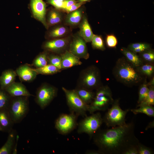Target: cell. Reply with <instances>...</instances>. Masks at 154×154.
Here are the masks:
<instances>
[{
	"mask_svg": "<svg viewBox=\"0 0 154 154\" xmlns=\"http://www.w3.org/2000/svg\"><path fill=\"white\" fill-rule=\"evenodd\" d=\"M60 55L62 59L61 70L80 65L82 64L80 58L69 51L66 50Z\"/></svg>",
	"mask_w": 154,
	"mask_h": 154,
	"instance_id": "cell-16",
	"label": "cell"
},
{
	"mask_svg": "<svg viewBox=\"0 0 154 154\" xmlns=\"http://www.w3.org/2000/svg\"><path fill=\"white\" fill-rule=\"evenodd\" d=\"M62 19L61 15L60 12L54 9L51 10L48 13L47 22L48 27L60 23Z\"/></svg>",
	"mask_w": 154,
	"mask_h": 154,
	"instance_id": "cell-26",
	"label": "cell"
},
{
	"mask_svg": "<svg viewBox=\"0 0 154 154\" xmlns=\"http://www.w3.org/2000/svg\"><path fill=\"white\" fill-rule=\"evenodd\" d=\"M137 146L129 148L124 152V154H138Z\"/></svg>",
	"mask_w": 154,
	"mask_h": 154,
	"instance_id": "cell-41",
	"label": "cell"
},
{
	"mask_svg": "<svg viewBox=\"0 0 154 154\" xmlns=\"http://www.w3.org/2000/svg\"><path fill=\"white\" fill-rule=\"evenodd\" d=\"M7 141L0 149V154H10L14 148L16 136L15 131L12 129L9 133Z\"/></svg>",
	"mask_w": 154,
	"mask_h": 154,
	"instance_id": "cell-20",
	"label": "cell"
},
{
	"mask_svg": "<svg viewBox=\"0 0 154 154\" xmlns=\"http://www.w3.org/2000/svg\"><path fill=\"white\" fill-rule=\"evenodd\" d=\"M138 154H153V151L152 149L147 147L140 142L137 145Z\"/></svg>",
	"mask_w": 154,
	"mask_h": 154,
	"instance_id": "cell-34",
	"label": "cell"
},
{
	"mask_svg": "<svg viewBox=\"0 0 154 154\" xmlns=\"http://www.w3.org/2000/svg\"><path fill=\"white\" fill-rule=\"evenodd\" d=\"M103 123L100 113H94L90 116L85 117L78 123L77 133L79 134L86 133L91 138L100 129Z\"/></svg>",
	"mask_w": 154,
	"mask_h": 154,
	"instance_id": "cell-6",
	"label": "cell"
},
{
	"mask_svg": "<svg viewBox=\"0 0 154 154\" xmlns=\"http://www.w3.org/2000/svg\"><path fill=\"white\" fill-rule=\"evenodd\" d=\"M145 47L148 49L149 45L147 44L142 43H133L129 45V48L131 50L133 49L141 47Z\"/></svg>",
	"mask_w": 154,
	"mask_h": 154,
	"instance_id": "cell-40",
	"label": "cell"
},
{
	"mask_svg": "<svg viewBox=\"0 0 154 154\" xmlns=\"http://www.w3.org/2000/svg\"><path fill=\"white\" fill-rule=\"evenodd\" d=\"M47 2L57 9H62L63 2L60 0H46Z\"/></svg>",
	"mask_w": 154,
	"mask_h": 154,
	"instance_id": "cell-39",
	"label": "cell"
},
{
	"mask_svg": "<svg viewBox=\"0 0 154 154\" xmlns=\"http://www.w3.org/2000/svg\"><path fill=\"white\" fill-rule=\"evenodd\" d=\"M15 71L21 80L24 82L33 81L38 75L34 68L27 64L20 66Z\"/></svg>",
	"mask_w": 154,
	"mask_h": 154,
	"instance_id": "cell-13",
	"label": "cell"
},
{
	"mask_svg": "<svg viewBox=\"0 0 154 154\" xmlns=\"http://www.w3.org/2000/svg\"><path fill=\"white\" fill-rule=\"evenodd\" d=\"M11 98L5 90L0 88V110L7 109Z\"/></svg>",
	"mask_w": 154,
	"mask_h": 154,
	"instance_id": "cell-27",
	"label": "cell"
},
{
	"mask_svg": "<svg viewBox=\"0 0 154 154\" xmlns=\"http://www.w3.org/2000/svg\"><path fill=\"white\" fill-rule=\"evenodd\" d=\"M30 6L33 15L48 29L46 20V5L43 0H30Z\"/></svg>",
	"mask_w": 154,
	"mask_h": 154,
	"instance_id": "cell-12",
	"label": "cell"
},
{
	"mask_svg": "<svg viewBox=\"0 0 154 154\" xmlns=\"http://www.w3.org/2000/svg\"><path fill=\"white\" fill-rule=\"evenodd\" d=\"M149 91V88L146 84H143L140 87L139 93L138 103L139 104L143 101L147 97Z\"/></svg>",
	"mask_w": 154,
	"mask_h": 154,
	"instance_id": "cell-33",
	"label": "cell"
},
{
	"mask_svg": "<svg viewBox=\"0 0 154 154\" xmlns=\"http://www.w3.org/2000/svg\"><path fill=\"white\" fill-rule=\"evenodd\" d=\"M28 98L24 96L12 97L7 110L14 123L21 122L28 114L29 110Z\"/></svg>",
	"mask_w": 154,
	"mask_h": 154,
	"instance_id": "cell-2",
	"label": "cell"
},
{
	"mask_svg": "<svg viewBox=\"0 0 154 154\" xmlns=\"http://www.w3.org/2000/svg\"><path fill=\"white\" fill-rule=\"evenodd\" d=\"M116 72L119 79L125 83H137L141 80L138 73L130 64L124 61H119Z\"/></svg>",
	"mask_w": 154,
	"mask_h": 154,
	"instance_id": "cell-8",
	"label": "cell"
},
{
	"mask_svg": "<svg viewBox=\"0 0 154 154\" xmlns=\"http://www.w3.org/2000/svg\"><path fill=\"white\" fill-rule=\"evenodd\" d=\"M79 35L86 42H91L94 34L87 19L83 17L80 25Z\"/></svg>",
	"mask_w": 154,
	"mask_h": 154,
	"instance_id": "cell-19",
	"label": "cell"
},
{
	"mask_svg": "<svg viewBox=\"0 0 154 154\" xmlns=\"http://www.w3.org/2000/svg\"><path fill=\"white\" fill-rule=\"evenodd\" d=\"M5 90L12 97L24 96L29 97L32 96L22 83L15 82Z\"/></svg>",
	"mask_w": 154,
	"mask_h": 154,
	"instance_id": "cell-15",
	"label": "cell"
},
{
	"mask_svg": "<svg viewBox=\"0 0 154 154\" xmlns=\"http://www.w3.org/2000/svg\"><path fill=\"white\" fill-rule=\"evenodd\" d=\"M80 2H84L85 1H88L90 0H78Z\"/></svg>",
	"mask_w": 154,
	"mask_h": 154,
	"instance_id": "cell-47",
	"label": "cell"
},
{
	"mask_svg": "<svg viewBox=\"0 0 154 154\" xmlns=\"http://www.w3.org/2000/svg\"><path fill=\"white\" fill-rule=\"evenodd\" d=\"M154 78L152 79V80H151V81L150 82L149 85H151V86H153L154 85Z\"/></svg>",
	"mask_w": 154,
	"mask_h": 154,
	"instance_id": "cell-46",
	"label": "cell"
},
{
	"mask_svg": "<svg viewBox=\"0 0 154 154\" xmlns=\"http://www.w3.org/2000/svg\"><path fill=\"white\" fill-rule=\"evenodd\" d=\"M91 42L94 48L102 50L105 49L103 40L100 36L94 35Z\"/></svg>",
	"mask_w": 154,
	"mask_h": 154,
	"instance_id": "cell-31",
	"label": "cell"
},
{
	"mask_svg": "<svg viewBox=\"0 0 154 154\" xmlns=\"http://www.w3.org/2000/svg\"><path fill=\"white\" fill-rule=\"evenodd\" d=\"M139 108L131 110L134 114L142 113L149 117L154 116V108L152 106H145L139 107Z\"/></svg>",
	"mask_w": 154,
	"mask_h": 154,
	"instance_id": "cell-28",
	"label": "cell"
},
{
	"mask_svg": "<svg viewBox=\"0 0 154 154\" xmlns=\"http://www.w3.org/2000/svg\"><path fill=\"white\" fill-rule=\"evenodd\" d=\"M34 70L38 74L44 75H53L61 71L55 66L50 64H48L40 68H34Z\"/></svg>",
	"mask_w": 154,
	"mask_h": 154,
	"instance_id": "cell-23",
	"label": "cell"
},
{
	"mask_svg": "<svg viewBox=\"0 0 154 154\" xmlns=\"http://www.w3.org/2000/svg\"><path fill=\"white\" fill-rule=\"evenodd\" d=\"M14 124L7 109L0 110V127L2 131L9 133Z\"/></svg>",
	"mask_w": 154,
	"mask_h": 154,
	"instance_id": "cell-18",
	"label": "cell"
},
{
	"mask_svg": "<svg viewBox=\"0 0 154 154\" xmlns=\"http://www.w3.org/2000/svg\"><path fill=\"white\" fill-rule=\"evenodd\" d=\"M64 92L70 112L74 113L78 116L86 117L88 112L89 105L86 104L79 97L74 89L69 90L62 87Z\"/></svg>",
	"mask_w": 154,
	"mask_h": 154,
	"instance_id": "cell-5",
	"label": "cell"
},
{
	"mask_svg": "<svg viewBox=\"0 0 154 154\" xmlns=\"http://www.w3.org/2000/svg\"><path fill=\"white\" fill-rule=\"evenodd\" d=\"M79 97L86 104L89 105L92 101L95 93L92 91L77 86L74 89Z\"/></svg>",
	"mask_w": 154,
	"mask_h": 154,
	"instance_id": "cell-21",
	"label": "cell"
},
{
	"mask_svg": "<svg viewBox=\"0 0 154 154\" xmlns=\"http://www.w3.org/2000/svg\"><path fill=\"white\" fill-rule=\"evenodd\" d=\"M82 12L80 9H77L69 13L66 18V22L71 25H76L80 21Z\"/></svg>",
	"mask_w": 154,
	"mask_h": 154,
	"instance_id": "cell-25",
	"label": "cell"
},
{
	"mask_svg": "<svg viewBox=\"0 0 154 154\" xmlns=\"http://www.w3.org/2000/svg\"><path fill=\"white\" fill-rule=\"evenodd\" d=\"M60 0L62 1V2H63L65 0Z\"/></svg>",
	"mask_w": 154,
	"mask_h": 154,
	"instance_id": "cell-49",
	"label": "cell"
},
{
	"mask_svg": "<svg viewBox=\"0 0 154 154\" xmlns=\"http://www.w3.org/2000/svg\"><path fill=\"white\" fill-rule=\"evenodd\" d=\"M69 43L66 38L55 39L46 42L43 46L46 51L58 53L64 50Z\"/></svg>",
	"mask_w": 154,
	"mask_h": 154,
	"instance_id": "cell-14",
	"label": "cell"
},
{
	"mask_svg": "<svg viewBox=\"0 0 154 154\" xmlns=\"http://www.w3.org/2000/svg\"><path fill=\"white\" fill-rule=\"evenodd\" d=\"M58 89L47 83L42 84L37 89L35 101L42 109L47 106L56 97Z\"/></svg>",
	"mask_w": 154,
	"mask_h": 154,
	"instance_id": "cell-9",
	"label": "cell"
},
{
	"mask_svg": "<svg viewBox=\"0 0 154 154\" xmlns=\"http://www.w3.org/2000/svg\"><path fill=\"white\" fill-rule=\"evenodd\" d=\"M61 57L60 55L54 54H48V64L53 65L61 70Z\"/></svg>",
	"mask_w": 154,
	"mask_h": 154,
	"instance_id": "cell-30",
	"label": "cell"
},
{
	"mask_svg": "<svg viewBox=\"0 0 154 154\" xmlns=\"http://www.w3.org/2000/svg\"><path fill=\"white\" fill-rule=\"evenodd\" d=\"M84 3V2H80L77 3H76L64 9L63 10L67 13H69L78 9Z\"/></svg>",
	"mask_w": 154,
	"mask_h": 154,
	"instance_id": "cell-38",
	"label": "cell"
},
{
	"mask_svg": "<svg viewBox=\"0 0 154 154\" xmlns=\"http://www.w3.org/2000/svg\"><path fill=\"white\" fill-rule=\"evenodd\" d=\"M69 51L79 58L88 59V53L86 42L81 37L74 38L70 44Z\"/></svg>",
	"mask_w": 154,
	"mask_h": 154,
	"instance_id": "cell-11",
	"label": "cell"
},
{
	"mask_svg": "<svg viewBox=\"0 0 154 154\" xmlns=\"http://www.w3.org/2000/svg\"><path fill=\"white\" fill-rule=\"evenodd\" d=\"M86 154H101V152L98 150H87L85 152Z\"/></svg>",
	"mask_w": 154,
	"mask_h": 154,
	"instance_id": "cell-44",
	"label": "cell"
},
{
	"mask_svg": "<svg viewBox=\"0 0 154 154\" xmlns=\"http://www.w3.org/2000/svg\"><path fill=\"white\" fill-rule=\"evenodd\" d=\"M121 51L127 60L134 66L137 67L141 64V59L135 53L124 48H121Z\"/></svg>",
	"mask_w": 154,
	"mask_h": 154,
	"instance_id": "cell-22",
	"label": "cell"
},
{
	"mask_svg": "<svg viewBox=\"0 0 154 154\" xmlns=\"http://www.w3.org/2000/svg\"><path fill=\"white\" fill-rule=\"evenodd\" d=\"M0 131H2V129L0 127Z\"/></svg>",
	"mask_w": 154,
	"mask_h": 154,
	"instance_id": "cell-48",
	"label": "cell"
},
{
	"mask_svg": "<svg viewBox=\"0 0 154 154\" xmlns=\"http://www.w3.org/2000/svg\"><path fill=\"white\" fill-rule=\"evenodd\" d=\"M112 105L111 108L107 109V111L103 117V123L108 127H112L126 124L125 117L129 109L122 110L118 100L114 101Z\"/></svg>",
	"mask_w": 154,
	"mask_h": 154,
	"instance_id": "cell-4",
	"label": "cell"
},
{
	"mask_svg": "<svg viewBox=\"0 0 154 154\" xmlns=\"http://www.w3.org/2000/svg\"><path fill=\"white\" fill-rule=\"evenodd\" d=\"M154 104V89L151 86L149 88L147 95L146 98L142 102L139 104L137 107L142 106H153Z\"/></svg>",
	"mask_w": 154,
	"mask_h": 154,
	"instance_id": "cell-29",
	"label": "cell"
},
{
	"mask_svg": "<svg viewBox=\"0 0 154 154\" xmlns=\"http://www.w3.org/2000/svg\"><path fill=\"white\" fill-rule=\"evenodd\" d=\"M78 116L76 114L71 112L69 114H61L55 120V128L59 133L62 135L70 133L78 126Z\"/></svg>",
	"mask_w": 154,
	"mask_h": 154,
	"instance_id": "cell-10",
	"label": "cell"
},
{
	"mask_svg": "<svg viewBox=\"0 0 154 154\" xmlns=\"http://www.w3.org/2000/svg\"><path fill=\"white\" fill-rule=\"evenodd\" d=\"M132 121L110 129H99L93 136L94 144L101 154H124L140 142L135 134Z\"/></svg>",
	"mask_w": 154,
	"mask_h": 154,
	"instance_id": "cell-1",
	"label": "cell"
},
{
	"mask_svg": "<svg viewBox=\"0 0 154 154\" xmlns=\"http://www.w3.org/2000/svg\"><path fill=\"white\" fill-rule=\"evenodd\" d=\"M99 75L98 70L95 66H91L87 68L80 72L77 86L91 91L97 89L99 87Z\"/></svg>",
	"mask_w": 154,
	"mask_h": 154,
	"instance_id": "cell-7",
	"label": "cell"
},
{
	"mask_svg": "<svg viewBox=\"0 0 154 154\" xmlns=\"http://www.w3.org/2000/svg\"><path fill=\"white\" fill-rule=\"evenodd\" d=\"M48 53L44 51L40 53L33 60L32 65L36 68L43 67L48 64Z\"/></svg>",
	"mask_w": 154,
	"mask_h": 154,
	"instance_id": "cell-24",
	"label": "cell"
},
{
	"mask_svg": "<svg viewBox=\"0 0 154 154\" xmlns=\"http://www.w3.org/2000/svg\"><path fill=\"white\" fill-rule=\"evenodd\" d=\"M75 0H65L63 2V6L62 9L68 7L76 3Z\"/></svg>",
	"mask_w": 154,
	"mask_h": 154,
	"instance_id": "cell-42",
	"label": "cell"
},
{
	"mask_svg": "<svg viewBox=\"0 0 154 154\" xmlns=\"http://www.w3.org/2000/svg\"><path fill=\"white\" fill-rule=\"evenodd\" d=\"M154 126V121H153L152 122H150V123H149L148 125V126H147V127L146 128V129L147 128V129L151 127H153Z\"/></svg>",
	"mask_w": 154,
	"mask_h": 154,
	"instance_id": "cell-45",
	"label": "cell"
},
{
	"mask_svg": "<svg viewBox=\"0 0 154 154\" xmlns=\"http://www.w3.org/2000/svg\"><path fill=\"white\" fill-rule=\"evenodd\" d=\"M17 76L15 71L12 69L3 71L0 76V88L5 90L15 82Z\"/></svg>",
	"mask_w": 154,
	"mask_h": 154,
	"instance_id": "cell-17",
	"label": "cell"
},
{
	"mask_svg": "<svg viewBox=\"0 0 154 154\" xmlns=\"http://www.w3.org/2000/svg\"><path fill=\"white\" fill-rule=\"evenodd\" d=\"M143 58L149 62H153L154 60V53L151 50H148L143 52L142 55Z\"/></svg>",
	"mask_w": 154,
	"mask_h": 154,
	"instance_id": "cell-37",
	"label": "cell"
},
{
	"mask_svg": "<svg viewBox=\"0 0 154 154\" xmlns=\"http://www.w3.org/2000/svg\"><path fill=\"white\" fill-rule=\"evenodd\" d=\"M113 102L109 88L106 86L99 87L95 93L92 101L89 105L88 112L92 114L96 111H105Z\"/></svg>",
	"mask_w": 154,
	"mask_h": 154,
	"instance_id": "cell-3",
	"label": "cell"
},
{
	"mask_svg": "<svg viewBox=\"0 0 154 154\" xmlns=\"http://www.w3.org/2000/svg\"><path fill=\"white\" fill-rule=\"evenodd\" d=\"M141 71L147 75H151L153 72L154 67L153 65L149 64H146L141 67Z\"/></svg>",
	"mask_w": 154,
	"mask_h": 154,
	"instance_id": "cell-36",
	"label": "cell"
},
{
	"mask_svg": "<svg viewBox=\"0 0 154 154\" xmlns=\"http://www.w3.org/2000/svg\"><path fill=\"white\" fill-rule=\"evenodd\" d=\"M67 31L66 28L64 27H57L52 30L49 33V37L55 38L62 36Z\"/></svg>",
	"mask_w": 154,
	"mask_h": 154,
	"instance_id": "cell-32",
	"label": "cell"
},
{
	"mask_svg": "<svg viewBox=\"0 0 154 154\" xmlns=\"http://www.w3.org/2000/svg\"><path fill=\"white\" fill-rule=\"evenodd\" d=\"M148 49L146 48L143 47L133 49L131 51L135 53L141 52H143Z\"/></svg>",
	"mask_w": 154,
	"mask_h": 154,
	"instance_id": "cell-43",
	"label": "cell"
},
{
	"mask_svg": "<svg viewBox=\"0 0 154 154\" xmlns=\"http://www.w3.org/2000/svg\"><path fill=\"white\" fill-rule=\"evenodd\" d=\"M106 41L107 46L111 48L115 47L117 43V38L114 35L112 34L107 35Z\"/></svg>",
	"mask_w": 154,
	"mask_h": 154,
	"instance_id": "cell-35",
	"label": "cell"
}]
</instances>
